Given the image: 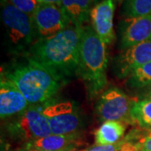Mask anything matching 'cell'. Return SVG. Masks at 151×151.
Returning <instances> with one entry per match:
<instances>
[{"label": "cell", "instance_id": "obj_10", "mask_svg": "<svg viewBox=\"0 0 151 151\" xmlns=\"http://www.w3.org/2000/svg\"><path fill=\"white\" fill-rule=\"evenodd\" d=\"M115 2V0H102L93 6L90 12L92 29L107 45L113 43L116 38L113 26Z\"/></svg>", "mask_w": 151, "mask_h": 151}, {"label": "cell", "instance_id": "obj_6", "mask_svg": "<svg viewBox=\"0 0 151 151\" xmlns=\"http://www.w3.org/2000/svg\"><path fill=\"white\" fill-rule=\"evenodd\" d=\"M135 100L118 87H110L100 95L96 105L98 119L102 122L117 121L134 125L132 108Z\"/></svg>", "mask_w": 151, "mask_h": 151}, {"label": "cell", "instance_id": "obj_7", "mask_svg": "<svg viewBox=\"0 0 151 151\" xmlns=\"http://www.w3.org/2000/svg\"><path fill=\"white\" fill-rule=\"evenodd\" d=\"M52 134H79L82 121L76 104L70 101L50 102L40 106Z\"/></svg>", "mask_w": 151, "mask_h": 151}, {"label": "cell", "instance_id": "obj_23", "mask_svg": "<svg viewBox=\"0 0 151 151\" xmlns=\"http://www.w3.org/2000/svg\"><path fill=\"white\" fill-rule=\"evenodd\" d=\"M39 4H57L61 6L62 0H36Z\"/></svg>", "mask_w": 151, "mask_h": 151}, {"label": "cell", "instance_id": "obj_18", "mask_svg": "<svg viewBox=\"0 0 151 151\" xmlns=\"http://www.w3.org/2000/svg\"><path fill=\"white\" fill-rule=\"evenodd\" d=\"M151 14V0H124L121 15L124 19Z\"/></svg>", "mask_w": 151, "mask_h": 151}, {"label": "cell", "instance_id": "obj_3", "mask_svg": "<svg viewBox=\"0 0 151 151\" xmlns=\"http://www.w3.org/2000/svg\"><path fill=\"white\" fill-rule=\"evenodd\" d=\"M108 62L107 45L97 36L92 25L86 24L81 35L76 76L84 82L91 98L105 91L108 85Z\"/></svg>", "mask_w": 151, "mask_h": 151}, {"label": "cell", "instance_id": "obj_20", "mask_svg": "<svg viewBox=\"0 0 151 151\" xmlns=\"http://www.w3.org/2000/svg\"><path fill=\"white\" fill-rule=\"evenodd\" d=\"M11 4L19 10L33 16L37 9L39 3L36 0H8Z\"/></svg>", "mask_w": 151, "mask_h": 151}, {"label": "cell", "instance_id": "obj_13", "mask_svg": "<svg viewBox=\"0 0 151 151\" xmlns=\"http://www.w3.org/2000/svg\"><path fill=\"white\" fill-rule=\"evenodd\" d=\"M82 141L80 134L70 135L50 134L37 140L29 142L24 148L47 151H72L81 145Z\"/></svg>", "mask_w": 151, "mask_h": 151}, {"label": "cell", "instance_id": "obj_2", "mask_svg": "<svg viewBox=\"0 0 151 151\" xmlns=\"http://www.w3.org/2000/svg\"><path fill=\"white\" fill-rule=\"evenodd\" d=\"M1 76L12 81L31 106H42L51 102L65 84L25 54L17 55L4 65Z\"/></svg>", "mask_w": 151, "mask_h": 151}, {"label": "cell", "instance_id": "obj_26", "mask_svg": "<svg viewBox=\"0 0 151 151\" xmlns=\"http://www.w3.org/2000/svg\"><path fill=\"white\" fill-rule=\"evenodd\" d=\"M115 1H116V2H118L119 4H121V3H123V2H124V0H115Z\"/></svg>", "mask_w": 151, "mask_h": 151}, {"label": "cell", "instance_id": "obj_5", "mask_svg": "<svg viewBox=\"0 0 151 151\" xmlns=\"http://www.w3.org/2000/svg\"><path fill=\"white\" fill-rule=\"evenodd\" d=\"M6 129L12 138L25 144L52 134L40 106H31L18 115L8 124Z\"/></svg>", "mask_w": 151, "mask_h": 151}, {"label": "cell", "instance_id": "obj_22", "mask_svg": "<svg viewBox=\"0 0 151 151\" xmlns=\"http://www.w3.org/2000/svg\"><path fill=\"white\" fill-rule=\"evenodd\" d=\"M140 144V151H151V129H145Z\"/></svg>", "mask_w": 151, "mask_h": 151}, {"label": "cell", "instance_id": "obj_28", "mask_svg": "<svg viewBox=\"0 0 151 151\" xmlns=\"http://www.w3.org/2000/svg\"><path fill=\"white\" fill-rule=\"evenodd\" d=\"M93 1H94V3H95V2H96V1H97V0H93Z\"/></svg>", "mask_w": 151, "mask_h": 151}, {"label": "cell", "instance_id": "obj_8", "mask_svg": "<svg viewBox=\"0 0 151 151\" xmlns=\"http://www.w3.org/2000/svg\"><path fill=\"white\" fill-rule=\"evenodd\" d=\"M32 17L39 40L51 37L71 24L64 9L57 4H39Z\"/></svg>", "mask_w": 151, "mask_h": 151}, {"label": "cell", "instance_id": "obj_27", "mask_svg": "<svg viewBox=\"0 0 151 151\" xmlns=\"http://www.w3.org/2000/svg\"><path fill=\"white\" fill-rule=\"evenodd\" d=\"M72 151H76V150H72ZM79 151H87V150H79Z\"/></svg>", "mask_w": 151, "mask_h": 151}, {"label": "cell", "instance_id": "obj_1", "mask_svg": "<svg viewBox=\"0 0 151 151\" xmlns=\"http://www.w3.org/2000/svg\"><path fill=\"white\" fill-rule=\"evenodd\" d=\"M83 27L71 24L51 37L38 40L24 54L65 83L77 73Z\"/></svg>", "mask_w": 151, "mask_h": 151}, {"label": "cell", "instance_id": "obj_15", "mask_svg": "<svg viewBox=\"0 0 151 151\" xmlns=\"http://www.w3.org/2000/svg\"><path fill=\"white\" fill-rule=\"evenodd\" d=\"M127 125L117 121H106L95 131V145H108L119 143L124 138Z\"/></svg>", "mask_w": 151, "mask_h": 151}, {"label": "cell", "instance_id": "obj_17", "mask_svg": "<svg viewBox=\"0 0 151 151\" xmlns=\"http://www.w3.org/2000/svg\"><path fill=\"white\" fill-rule=\"evenodd\" d=\"M127 85L131 89L146 90L151 88V62L136 69L127 78Z\"/></svg>", "mask_w": 151, "mask_h": 151}, {"label": "cell", "instance_id": "obj_25", "mask_svg": "<svg viewBox=\"0 0 151 151\" xmlns=\"http://www.w3.org/2000/svg\"><path fill=\"white\" fill-rule=\"evenodd\" d=\"M14 151H47V150H36V149H27V148H22L19 149ZM62 151H67V150H62Z\"/></svg>", "mask_w": 151, "mask_h": 151}, {"label": "cell", "instance_id": "obj_4", "mask_svg": "<svg viewBox=\"0 0 151 151\" xmlns=\"http://www.w3.org/2000/svg\"><path fill=\"white\" fill-rule=\"evenodd\" d=\"M1 19L5 28L10 54L22 55L39 40L33 17L1 0Z\"/></svg>", "mask_w": 151, "mask_h": 151}, {"label": "cell", "instance_id": "obj_9", "mask_svg": "<svg viewBox=\"0 0 151 151\" xmlns=\"http://www.w3.org/2000/svg\"><path fill=\"white\" fill-rule=\"evenodd\" d=\"M151 62V38L123 50L113 60V70L119 78H128L133 71Z\"/></svg>", "mask_w": 151, "mask_h": 151}, {"label": "cell", "instance_id": "obj_19", "mask_svg": "<svg viewBox=\"0 0 151 151\" xmlns=\"http://www.w3.org/2000/svg\"><path fill=\"white\" fill-rule=\"evenodd\" d=\"M145 129H134L128 134L129 140L119 151H140V139L145 134Z\"/></svg>", "mask_w": 151, "mask_h": 151}, {"label": "cell", "instance_id": "obj_21", "mask_svg": "<svg viewBox=\"0 0 151 151\" xmlns=\"http://www.w3.org/2000/svg\"><path fill=\"white\" fill-rule=\"evenodd\" d=\"M128 140H129V136L127 134L124 136L122 140L119 141L117 144L108 145H94L91 147L89 150H87V151H119Z\"/></svg>", "mask_w": 151, "mask_h": 151}, {"label": "cell", "instance_id": "obj_14", "mask_svg": "<svg viewBox=\"0 0 151 151\" xmlns=\"http://www.w3.org/2000/svg\"><path fill=\"white\" fill-rule=\"evenodd\" d=\"M92 4H94L93 0H62L61 8L69 17L72 24L83 27L90 19Z\"/></svg>", "mask_w": 151, "mask_h": 151}, {"label": "cell", "instance_id": "obj_11", "mask_svg": "<svg viewBox=\"0 0 151 151\" xmlns=\"http://www.w3.org/2000/svg\"><path fill=\"white\" fill-rule=\"evenodd\" d=\"M31 105L13 82L1 76L0 78V117L2 120L15 118Z\"/></svg>", "mask_w": 151, "mask_h": 151}, {"label": "cell", "instance_id": "obj_16", "mask_svg": "<svg viewBox=\"0 0 151 151\" xmlns=\"http://www.w3.org/2000/svg\"><path fill=\"white\" fill-rule=\"evenodd\" d=\"M134 125L145 129H151V98L142 97L135 100L132 108Z\"/></svg>", "mask_w": 151, "mask_h": 151}, {"label": "cell", "instance_id": "obj_12", "mask_svg": "<svg viewBox=\"0 0 151 151\" xmlns=\"http://www.w3.org/2000/svg\"><path fill=\"white\" fill-rule=\"evenodd\" d=\"M121 50L151 38V14L123 19L119 24Z\"/></svg>", "mask_w": 151, "mask_h": 151}, {"label": "cell", "instance_id": "obj_24", "mask_svg": "<svg viewBox=\"0 0 151 151\" xmlns=\"http://www.w3.org/2000/svg\"><path fill=\"white\" fill-rule=\"evenodd\" d=\"M142 97H149V98H151V88L146 89V90H145L144 92H142L139 98H142Z\"/></svg>", "mask_w": 151, "mask_h": 151}]
</instances>
